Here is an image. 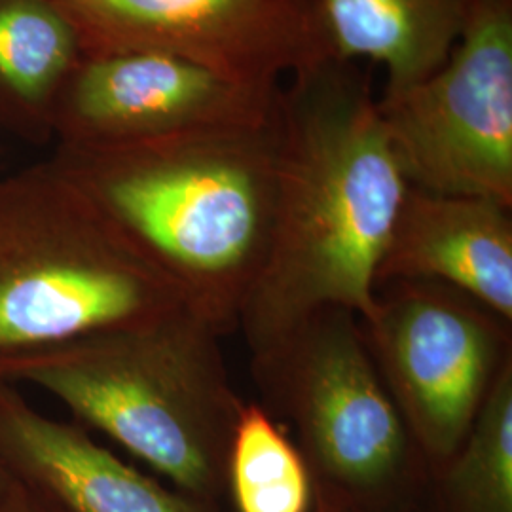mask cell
I'll list each match as a JSON object with an SVG mask.
<instances>
[{
    "label": "cell",
    "instance_id": "9",
    "mask_svg": "<svg viewBox=\"0 0 512 512\" xmlns=\"http://www.w3.org/2000/svg\"><path fill=\"white\" fill-rule=\"evenodd\" d=\"M283 86L243 84L162 52L82 54L59 93V145H116L274 122Z\"/></svg>",
    "mask_w": 512,
    "mask_h": 512
},
{
    "label": "cell",
    "instance_id": "4",
    "mask_svg": "<svg viewBox=\"0 0 512 512\" xmlns=\"http://www.w3.org/2000/svg\"><path fill=\"white\" fill-rule=\"evenodd\" d=\"M179 306L181 293L52 158L0 177V353Z\"/></svg>",
    "mask_w": 512,
    "mask_h": 512
},
{
    "label": "cell",
    "instance_id": "10",
    "mask_svg": "<svg viewBox=\"0 0 512 512\" xmlns=\"http://www.w3.org/2000/svg\"><path fill=\"white\" fill-rule=\"evenodd\" d=\"M511 211L488 198L408 186L378 283H440L512 323Z\"/></svg>",
    "mask_w": 512,
    "mask_h": 512
},
{
    "label": "cell",
    "instance_id": "14",
    "mask_svg": "<svg viewBox=\"0 0 512 512\" xmlns=\"http://www.w3.org/2000/svg\"><path fill=\"white\" fill-rule=\"evenodd\" d=\"M226 473L238 512H310V465L262 404L241 406Z\"/></svg>",
    "mask_w": 512,
    "mask_h": 512
},
{
    "label": "cell",
    "instance_id": "17",
    "mask_svg": "<svg viewBox=\"0 0 512 512\" xmlns=\"http://www.w3.org/2000/svg\"><path fill=\"white\" fill-rule=\"evenodd\" d=\"M18 480L6 469V465L0 459V511L6 507L10 497L18 490Z\"/></svg>",
    "mask_w": 512,
    "mask_h": 512
},
{
    "label": "cell",
    "instance_id": "8",
    "mask_svg": "<svg viewBox=\"0 0 512 512\" xmlns=\"http://www.w3.org/2000/svg\"><path fill=\"white\" fill-rule=\"evenodd\" d=\"M59 2L82 54L162 52L255 86H281L338 57L323 0Z\"/></svg>",
    "mask_w": 512,
    "mask_h": 512
},
{
    "label": "cell",
    "instance_id": "15",
    "mask_svg": "<svg viewBox=\"0 0 512 512\" xmlns=\"http://www.w3.org/2000/svg\"><path fill=\"white\" fill-rule=\"evenodd\" d=\"M452 512H512V361L442 469Z\"/></svg>",
    "mask_w": 512,
    "mask_h": 512
},
{
    "label": "cell",
    "instance_id": "3",
    "mask_svg": "<svg viewBox=\"0 0 512 512\" xmlns=\"http://www.w3.org/2000/svg\"><path fill=\"white\" fill-rule=\"evenodd\" d=\"M220 334L179 306L71 340L0 353V380L48 391L188 495L215 492L243 401Z\"/></svg>",
    "mask_w": 512,
    "mask_h": 512
},
{
    "label": "cell",
    "instance_id": "6",
    "mask_svg": "<svg viewBox=\"0 0 512 512\" xmlns=\"http://www.w3.org/2000/svg\"><path fill=\"white\" fill-rule=\"evenodd\" d=\"M378 112L408 186L512 207V0H475L440 69Z\"/></svg>",
    "mask_w": 512,
    "mask_h": 512
},
{
    "label": "cell",
    "instance_id": "11",
    "mask_svg": "<svg viewBox=\"0 0 512 512\" xmlns=\"http://www.w3.org/2000/svg\"><path fill=\"white\" fill-rule=\"evenodd\" d=\"M0 459L19 484L65 512H203L93 442L82 427L40 414L2 380Z\"/></svg>",
    "mask_w": 512,
    "mask_h": 512
},
{
    "label": "cell",
    "instance_id": "5",
    "mask_svg": "<svg viewBox=\"0 0 512 512\" xmlns=\"http://www.w3.org/2000/svg\"><path fill=\"white\" fill-rule=\"evenodd\" d=\"M253 374L264 408L291 421L306 461L344 492H387L423 459L355 313L315 311L253 353Z\"/></svg>",
    "mask_w": 512,
    "mask_h": 512
},
{
    "label": "cell",
    "instance_id": "7",
    "mask_svg": "<svg viewBox=\"0 0 512 512\" xmlns=\"http://www.w3.org/2000/svg\"><path fill=\"white\" fill-rule=\"evenodd\" d=\"M361 325L421 456L442 469L512 361L511 323L446 285L393 279Z\"/></svg>",
    "mask_w": 512,
    "mask_h": 512
},
{
    "label": "cell",
    "instance_id": "1",
    "mask_svg": "<svg viewBox=\"0 0 512 512\" xmlns=\"http://www.w3.org/2000/svg\"><path fill=\"white\" fill-rule=\"evenodd\" d=\"M274 230L239 327L255 353L315 311L368 321L408 181L357 61L296 74L279 99Z\"/></svg>",
    "mask_w": 512,
    "mask_h": 512
},
{
    "label": "cell",
    "instance_id": "13",
    "mask_svg": "<svg viewBox=\"0 0 512 512\" xmlns=\"http://www.w3.org/2000/svg\"><path fill=\"white\" fill-rule=\"evenodd\" d=\"M82 57L59 0H0V128L44 143L59 93Z\"/></svg>",
    "mask_w": 512,
    "mask_h": 512
},
{
    "label": "cell",
    "instance_id": "16",
    "mask_svg": "<svg viewBox=\"0 0 512 512\" xmlns=\"http://www.w3.org/2000/svg\"><path fill=\"white\" fill-rule=\"evenodd\" d=\"M33 492V490H31ZM37 494V492H35ZM0 512H65L61 507H57L55 503H46V499L42 495H38L37 499H31L29 490L18 484V490L12 495V499L6 503V507Z\"/></svg>",
    "mask_w": 512,
    "mask_h": 512
},
{
    "label": "cell",
    "instance_id": "2",
    "mask_svg": "<svg viewBox=\"0 0 512 512\" xmlns=\"http://www.w3.org/2000/svg\"><path fill=\"white\" fill-rule=\"evenodd\" d=\"M277 116L256 128L57 145L52 160L190 310L228 334L272 243Z\"/></svg>",
    "mask_w": 512,
    "mask_h": 512
},
{
    "label": "cell",
    "instance_id": "12",
    "mask_svg": "<svg viewBox=\"0 0 512 512\" xmlns=\"http://www.w3.org/2000/svg\"><path fill=\"white\" fill-rule=\"evenodd\" d=\"M475 0H323L336 54L385 67L384 92L431 76L469 19Z\"/></svg>",
    "mask_w": 512,
    "mask_h": 512
}]
</instances>
